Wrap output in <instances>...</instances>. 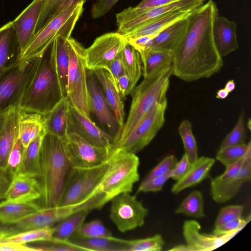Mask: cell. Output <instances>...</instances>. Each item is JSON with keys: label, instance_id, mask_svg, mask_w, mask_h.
<instances>
[{"label": "cell", "instance_id": "4316f807", "mask_svg": "<svg viewBox=\"0 0 251 251\" xmlns=\"http://www.w3.org/2000/svg\"><path fill=\"white\" fill-rule=\"evenodd\" d=\"M196 9H179L171 11L130 33L124 36L126 39L144 36L154 37L175 22L188 17Z\"/></svg>", "mask_w": 251, "mask_h": 251}, {"label": "cell", "instance_id": "680465c9", "mask_svg": "<svg viewBox=\"0 0 251 251\" xmlns=\"http://www.w3.org/2000/svg\"><path fill=\"white\" fill-rule=\"evenodd\" d=\"M129 84V79L126 72H124L118 77L117 86L118 92L122 99L126 96L127 88Z\"/></svg>", "mask_w": 251, "mask_h": 251}, {"label": "cell", "instance_id": "d6986e66", "mask_svg": "<svg viewBox=\"0 0 251 251\" xmlns=\"http://www.w3.org/2000/svg\"><path fill=\"white\" fill-rule=\"evenodd\" d=\"M43 0H33L12 21L22 55L36 33Z\"/></svg>", "mask_w": 251, "mask_h": 251}, {"label": "cell", "instance_id": "8fae6325", "mask_svg": "<svg viewBox=\"0 0 251 251\" xmlns=\"http://www.w3.org/2000/svg\"><path fill=\"white\" fill-rule=\"evenodd\" d=\"M107 168V160L94 167L74 169L60 205L73 204L81 202L98 191L99 186Z\"/></svg>", "mask_w": 251, "mask_h": 251}, {"label": "cell", "instance_id": "7c38bea8", "mask_svg": "<svg viewBox=\"0 0 251 251\" xmlns=\"http://www.w3.org/2000/svg\"><path fill=\"white\" fill-rule=\"evenodd\" d=\"M205 0H179L145 11L134 12L127 8L116 15L118 32L126 35L172 11L196 9Z\"/></svg>", "mask_w": 251, "mask_h": 251}, {"label": "cell", "instance_id": "4fadbf2b", "mask_svg": "<svg viewBox=\"0 0 251 251\" xmlns=\"http://www.w3.org/2000/svg\"><path fill=\"white\" fill-rule=\"evenodd\" d=\"M125 192L111 200L109 217L121 232L124 233L142 226L149 210L136 196Z\"/></svg>", "mask_w": 251, "mask_h": 251}, {"label": "cell", "instance_id": "bcb514c9", "mask_svg": "<svg viewBox=\"0 0 251 251\" xmlns=\"http://www.w3.org/2000/svg\"><path fill=\"white\" fill-rule=\"evenodd\" d=\"M177 162V160L174 155L167 156L149 172L144 180H149L169 173Z\"/></svg>", "mask_w": 251, "mask_h": 251}, {"label": "cell", "instance_id": "ba28073f", "mask_svg": "<svg viewBox=\"0 0 251 251\" xmlns=\"http://www.w3.org/2000/svg\"><path fill=\"white\" fill-rule=\"evenodd\" d=\"M41 55L20 60L0 77V112L18 106L35 74Z\"/></svg>", "mask_w": 251, "mask_h": 251}, {"label": "cell", "instance_id": "7bdbcfd3", "mask_svg": "<svg viewBox=\"0 0 251 251\" xmlns=\"http://www.w3.org/2000/svg\"><path fill=\"white\" fill-rule=\"evenodd\" d=\"M244 116V112L243 111L240 114L237 122L233 129L226 135L222 141L219 149L245 143L246 138V132Z\"/></svg>", "mask_w": 251, "mask_h": 251}, {"label": "cell", "instance_id": "836d02e7", "mask_svg": "<svg viewBox=\"0 0 251 251\" xmlns=\"http://www.w3.org/2000/svg\"><path fill=\"white\" fill-rule=\"evenodd\" d=\"M56 69L64 98L67 97V77L70 61L68 38L58 36L54 40Z\"/></svg>", "mask_w": 251, "mask_h": 251}, {"label": "cell", "instance_id": "52a82bcc", "mask_svg": "<svg viewBox=\"0 0 251 251\" xmlns=\"http://www.w3.org/2000/svg\"><path fill=\"white\" fill-rule=\"evenodd\" d=\"M70 61L67 77V97L70 104L90 117L91 112L87 83L84 48L71 37L68 38Z\"/></svg>", "mask_w": 251, "mask_h": 251}, {"label": "cell", "instance_id": "2e32d148", "mask_svg": "<svg viewBox=\"0 0 251 251\" xmlns=\"http://www.w3.org/2000/svg\"><path fill=\"white\" fill-rule=\"evenodd\" d=\"M68 132H73L88 143L112 152L113 137L98 126L90 118L69 104Z\"/></svg>", "mask_w": 251, "mask_h": 251}, {"label": "cell", "instance_id": "9c48e42d", "mask_svg": "<svg viewBox=\"0 0 251 251\" xmlns=\"http://www.w3.org/2000/svg\"><path fill=\"white\" fill-rule=\"evenodd\" d=\"M167 104V98L157 103L115 148L135 154L144 149L163 126Z\"/></svg>", "mask_w": 251, "mask_h": 251}, {"label": "cell", "instance_id": "f907efd6", "mask_svg": "<svg viewBox=\"0 0 251 251\" xmlns=\"http://www.w3.org/2000/svg\"><path fill=\"white\" fill-rule=\"evenodd\" d=\"M251 220V216L248 219L241 218L226 223L217 227H214L212 233L222 235L236 229H242Z\"/></svg>", "mask_w": 251, "mask_h": 251}, {"label": "cell", "instance_id": "484cf974", "mask_svg": "<svg viewBox=\"0 0 251 251\" xmlns=\"http://www.w3.org/2000/svg\"><path fill=\"white\" fill-rule=\"evenodd\" d=\"M215 161V159L209 157H199L192 163L187 173L174 184L171 189L172 192L177 194L201 182L209 176Z\"/></svg>", "mask_w": 251, "mask_h": 251}, {"label": "cell", "instance_id": "f35d334b", "mask_svg": "<svg viewBox=\"0 0 251 251\" xmlns=\"http://www.w3.org/2000/svg\"><path fill=\"white\" fill-rule=\"evenodd\" d=\"M192 127L191 122L188 120H184L178 126V132L182 141L185 153L192 163L199 157L197 142L193 135Z\"/></svg>", "mask_w": 251, "mask_h": 251}, {"label": "cell", "instance_id": "681fc988", "mask_svg": "<svg viewBox=\"0 0 251 251\" xmlns=\"http://www.w3.org/2000/svg\"><path fill=\"white\" fill-rule=\"evenodd\" d=\"M23 151V148L18 138L9 155L7 163L6 168L14 174L22 161Z\"/></svg>", "mask_w": 251, "mask_h": 251}, {"label": "cell", "instance_id": "7a4b0ae2", "mask_svg": "<svg viewBox=\"0 0 251 251\" xmlns=\"http://www.w3.org/2000/svg\"><path fill=\"white\" fill-rule=\"evenodd\" d=\"M73 169L67 157L64 140L46 132L39 151L37 177L41 191V208L60 205Z\"/></svg>", "mask_w": 251, "mask_h": 251}, {"label": "cell", "instance_id": "ffe728a7", "mask_svg": "<svg viewBox=\"0 0 251 251\" xmlns=\"http://www.w3.org/2000/svg\"><path fill=\"white\" fill-rule=\"evenodd\" d=\"M19 106L0 112V167L6 169L9 155L18 139Z\"/></svg>", "mask_w": 251, "mask_h": 251}, {"label": "cell", "instance_id": "4dcf8cb0", "mask_svg": "<svg viewBox=\"0 0 251 251\" xmlns=\"http://www.w3.org/2000/svg\"><path fill=\"white\" fill-rule=\"evenodd\" d=\"M84 251H126V240L111 238H83L73 235L68 240Z\"/></svg>", "mask_w": 251, "mask_h": 251}, {"label": "cell", "instance_id": "11a10c76", "mask_svg": "<svg viewBox=\"0 0 251 251\" xmlns=\"http://www.w3.org/2000/svg\"><path fill=\"white\" fill-rule=\"evenodd\" d=\"M177 0H142L136 6L128 8L132 12H138L165 5Z\"/></svg>", "mask_w": 251, "mask_h": 251}, {"label": "cell", "instance_id": "6da1fadb", "mask_svg": "<svg viewBox=\"0 0 251 251\" xmlns=\"http://www.w3.org/2000/svg\"><path fill=\"white\" fill-rule=\"evenodd\" d=\"M219 15L216 3L208 0L188 17L185 34L172 51L173 75L186 82L208 78L223 66L215 46L213 26Z\"/></svg>", "mask_w": 251, "mask_h": 251}, {"label": "cell", "instance_id": "91938a15", "mask_svg": "<svg viewBox=\"0 0 251 251\" xmlns=\"http://www.w3.org/2000/svg\"><path fill=\"white\" fill-rule=\"evenodd\" d=\"M153 37L148 36L127 39V42L138 51L146 50L149 41Z\"/></svg>", "mask_w": 251, "mask_h": 251}, {"label": "cell", "instance_id": "f1b7e54d", "mask_svg": "<svg viewBox=\"0 0 251 251\" xmlns=\"http://www.w3.org/2000/svg\"><path fill=\"white\" fill-rule=\"evenodd\" d=\"M188 25V17L170 25L152 38L149 49L172 51L185 34Z\"/></svg>", "mask_w": 251, "mask_h": 251}, {"label": "cell", "instance_id": "8992f818", "mask_svg": "<svg viewBox=\"0 0 251 251\" xmlns=\"http://www.w3.org/2000/svg\"><path fill=\"white\" fill-rule=\"evenodd\" d=\"M106 172L99 189L108 200L125 192L130 193L134 184L139 181V157L135 153L115 148L108 160Z\"/></svg>", "mask_w": 251, "mask_h": 251}, {"label": "cell", "instance_id": "f5cc1de1", "mask_svg": "<svg viewBox=\"0 0 251 251\" xmlns=\"http://www.w3.org/2000/svg\"><path fill=\"white\" fill-rule=\"evenodd\" d=\"M120 0H97L92 5L91 15L97 19L105 15Z\"/></svg>", "mask_w": 251, "mask_h": 251}, {"label": "cell", "instance_id": "6125c7cd", "mask_svg": "<svg viewBox=\"0 0 251 251\" xmlns=\"http://www.w3.org/2000/svg\"><path fill=\"white\" fill-rule=\"evenodd\" d=\"M236 85L234 80H229L226 84L225 89L229 93L232 92L235 88Z\"/></svg>", "mask_w": 251, "mask_h": 251}, {"label": "cell", "instance_id": "9f6ffc18", "mask_svg": "<svg viewBox=\"0 0 251 251\" xmlns=\"http://www.w3.org/2000/svg\"><path fill=\"white\" fill-rule=\"evenodd\" d=\"M14 174L8 169L0 167V201L4 200Z\"/></svg>", "mask_w": 251, "mask_h": 251}, {"label": "cell", "instance_id": "7402d4cb", "mask_svg": "<svg viewBox=\"0 0 251 251\" xmlns=\"http://www.w3.org/2000/svg\"><path fill=\"white\" fill-rule=\"evenodd\" d=\"M22 54L12 21L0 27V77L17 65Z\"/></svg>", "mask_w": 251, "mask_h": 251}, {"label": "cell", "instance_id": "c3c4849f", "mask_svg": "<svg viewBox=\"0 0 251 251\" xmlns=\"http://www.w3.org/2000/svg\"><path fill=\"white\" fill-rule=\"evenodd\" d=\"M171 171L163 176L147 180H143L138 188L137 192H156L161 191L167 180L170 178Z\"/></svg>", "mask_w": 251, "mask_h": 251}, {"label": "cell", "instance_id": "d4e9b609", "mask_svg": "<svg viewBox=\"0 0 251 251\" xmlns=\"http://www.w3.org/2000/svg\"><path fill=\"white\" fill-rule=\"evenodd\" d=\"M92 71L102 87L107 101L120 127V130L124 124L125 118L124 104L122 98L110 73L106 70L99 69Z\"/></svg>", "mask_w": 251, "mask_h": 251}, {"label": "cell", "instance_id": "30bf717a", "mask_svg": "<svg viewBox=\"0 0 251 251\" xmlns=\"http://www.w3.org/2000/svg\"><path fill=\"white\" fill-rule=\"evenodd\" d=\"M251 178V151L233 164L226 167L225 172L210 182V194L213 201L224 203L231 200L244 183Z\"/></svg>", "mask_w": 251, "mask_h": 251}, {"label": "cell", "instance_id": "8d00e7d4", "mask_svg": "<svg viewBox=\"0 0 251 251\" xmlns=\"http://www.w3.org/2000/svg\"><path fill=\"white\" fill-rule=\"evenodd\" d=\"M175 213L195 218L205 217L202 193L198 190L191 192L181 202Z\"/></svg>", "mask_w": 251, "mask_h": 251}, {"label": "cell", "instance_id": "e575fe53", "mask_svg": "<svg viewBox=\"0 0 251 251\" xmlns=\"http://www.w3.org/2000/svg\"><path fill=\"white\" fill-rule=\"evenodd\" d=\"M91 211L86 209L78 211L57 223L53 226V241L68 242L84 223Z\"/></svg>", "mask_w": 251, "mask_h": 251}, {"label": "cell", "instance_id": "cb8c5ba5", "mask_svg": "<svg viewBox=\"0 0 251 251\" xmlns=\"http://www.w3.org/2000/svg\"><path fill=\"white\" fill-rule=\"evenodd\" d=\"M44 122V115L27 111L19 107L18 138L22 145L23 151L31 141L45 130Z\"/></svg>", "mask_w": 251, "mask_h": 251}, {"label": "cell", "instance_id": "d6a6232c", "mask_svg": "<svg viewBox=\"0 0 251 251\" xmlns=\"http://www.w3.org/2000/svg\"><path fill=\"white\" fill-rule=\"evenodd\" d=\"M46 133V130H44L31 141L26 149L23 152L22 161L15 173L38 177L39 173V151Z\"/></svg>", "mask_w": 251, "mask_h": 251}, {"label": "cell", "instance_id": "7dc6e473", "mask_svg": "<svg viewBox=\"0 0 251 251\" xmlns=\"http://www.w3.org/2000/svg\"><path fill=\"white\" fill-rule=\"evenodd\" d=\"M71 0H44L42 10L36 28V32L42 27L52 13Z\"/></svg>", "mask_w": 251, "mask_h": 251}, {"label": "cell", "instance_id": "ac0fdd59", "mask_svg": "<svg viewBox=\"0 0 251 251\" xmlns=\"http://www.w3.org/2000/svg\"><path fill=\"white\" fill-rule=\"evenodd\" d=\"M86 75L91 112H94L99 121L115 135L114 142V139L120 127L93 72L87 70Z\"/></svg>", "mask_w": 251, "mask_h": 251}, {"label": "cell", "instance_id": "74e56055", "mask_svg": "<svg viewBox=\"0 0 251 251\" xmlns=\"http://www.w3.org/2000/svg\"><path fill=\"white\" fill-rule=\"evenodd\" d=\"M53 226L28 230L11 235L0 240L21 244L31 242L53 241Z\"/></svg>", "mask_w": 251, "mask_h": 251}, {"label": "cell", "instance_id": "db71d44e", "mask_svg": "<svg viewBox=\"0 0 251 251\" xmlns=\"http://www.w3.org/2000/svg\"><path fill=\"white\" fill-rule=\"evenodd\" d=\"M107 71L110 73L113 82L117 89V82L118 78L119 76L125 71L124 69L123 50L119 53L111 62Z\"/></svg>", "mask_w": 251, "mask_h": 251}, {"label": "cell", "instance_id": "9a60e30c", "mask_svg": "<svg viewBox=\"0 0 251 251\" xmlns=\"http://www.w3.org/2000/svg\"><path fill=\"white\" fill-rule=\"evenodd\" d=\"M67 157L74 169L89 168L106 161L111 152L95 147L73 132L64 140Z\"/></svg>", "mask_w": 251, "mask_h": 251}, {"label": "cell", "instance_id": "60d3db41", "mask_svg": "<svg viewBox=\"0 0 251 251\" xmlns=\"http://www.w3.org/2000/svg\"><path fill=\"white\" fill-rule=\"evenodd\" d=\"M126 251H160L165 242L162 236L158 234L143 239L126 240Z\"/></svg>", "mask_w": 251, "mask_h": 251}, {"label": "cell", "instance_id": "816d5d0a", "mask_svg": "<svg viewBox=\"0 0 251 251\" xmlns=\"http://www.w3.org/2000/svg\"><path fill=\"white\" fill-rule=\"evenodd\" d=\"M192 165L187 154H184L181 159L176 162L171 171V178L176 181L181 179L189 171Z\"/></svg>", "mask_w": 251, "mask_h": 251}, {"label": "cell", "instance_id": "94428289", "mask_svg": "<svg viewBox=\"0 0 251 251\" xmlns=\"http://www.w3.org/2000/svg\"><path fill=\"white\" fill-rule=\"evenodd\" d=\"M228 94L229 93L225 88H223L217 91L216 97L219 99H224L228 96Z\"/></svg>", "mask_w": 251, "mask_h": 251}, {"label": "cell", "instance_id": "f546056e", "mask_svg": "<svg viewBox=\"0 0 251 251\" xmlns=\"http://www.w3.org/2000/svg\"><path fill=\"white\" fill-rule=\"evenodd\" d=\"M34 201L26 202L0 201V224H14L41 209Z\"/></svg>", "mask_w": 251, "mask_h": 251}, {"label": "cell", "instance_id": "ab89813d", "mask_svg": "<svg viewBox=\"0 0 251 251\" xmlns=\"http://www.w3.org/2000/svg\"><path fill=\"white\" fill-rule=\"evenodd\" d=\"M251 146L250 141L241 145H235L219 149L216 159L225 167L234 164L246 155L249 147Z\"/></svg>", "mask_w": 251, "mask_h": 251}, {"label": "cell", "instance_id": "6f0895ef", "mask_svg": "<svg viewBox=\"0 0 251 251\" xmlns=\"http://www.w3.org/2000/svg\"><path fill=\"white\" fill-rule=\"evenodd\" d=\"M0 251H36L27 244L0 240Z\"/></svg>", "mask_w": 251, "mask_h": 251}, {"label": "cell", "instance_id": "277c9868", "mask_svg": "<svg viewBox=\"0 0 251 251\" xmlns=\"http://www.w3.org/2000/svg\"><path fill=\"white\" fill-rule=\"evenodd\" d=\"M172 75L173 68L171 65L144 77L134 87L130 93L132 101L127 118L114 139L115 148L157 103L166 98Z\"/></svg>", "mask_w": 251, "mask_h": 251}, {"label": "cell", "instance_id": "d590c367", "mask_svg": "<svg viewBox=\"0 0 251 251\" xmlns=\"http://www.w3.org/2000/svg\"><path fill=\"white\" fill-rule=\"evenodd\" d=\"M124 69L129 84L126 95L130 94L142 75V64L139 52L127 41L123 50Z\"/></svg>", "mask_w": 251, "mask_h": 251}, {"label": "cell", "instance_id": "be15d7a7", "mask_svg": "<svg viewBox=\"0 0 251 251\" xmlns=\"http://www.w3.org/2000/svg\"><path fill=\"white\" fill-rule=\"evenodd\" d=\"M170 251H189V249L187 246L185 244L176 246L174 248L170 249Z\"/></svg>", "mask_w": 251, "mask_h": 251}, {"label": "cell", "instance_id": "44dd1931", "mask_svg": "<svg viewBox=\"0 0 251 251\" xmlns=\"http://www.w3.org/2000/svg\"><path fill=\"white\" fill-rule=\"evenodd\" d=\"M41 191L37 177L25 174H14L4 201L26 202L40 199Z\"/></svg>", "mask_w": 251, "mask_h": 251}, {"label": "cell", "instance_id": "5bb4252c", "mask_svg": "<svg viewBox=\"0 0 251 251\" xmlns=\"http://www.w3.org/2000/svg\"><path fill=\"white\" fill-rule=\"evenodd\" d=\"M127 41L125 36L118 32L107 33L97 37L89 48L85 49L86 69L108 71L110 63L123 50Z\"/></svg>", "mask_w": 251, "mask_h": 251}, {"label": "cell", "instance_id": "3957f363", "mask_svg": "<svg viewBox=\"0 0 251 251\" xmlns=\"http://www.w3.org/2000/svg\"><path fill=\"white\" fill-rule=\"evenodd\" d=\"M64 98L57 73L54 41L43 52L30 83L18 106L45 116Z\"/></svg>", "mask_w": 251, "mask_h": 251}, {"label": "cell", "instance_id": "ee69618b", "mask_svg": "<svg viewBox=\"0 0 251 251\" xmlns=\"http://www.w3.org/2000/svg\"><path fill=\"white\" fill-rule=\"evenodd\" d=\"M244 209L243 205H230L222 207L216 217L214 227L241 218Z\"/></svg>", "mask_w": 251, "mask_h": 251}, {"label": "cell", "instance_id": "f6af8a7d", "mask_svg": "<svg viewBox=\"0 0 251 251\" xmlns=\"http://www.w3.org/2000/svg\"><path fill=\"white\" fill-rule=\"evenodd\" d=\"M40 243L29 246L36 251H84V250L72 244L69 241L65 242L55 241H40Z\"/></svg>", "mask_w": 251, "mask_h": 251}, {"label": "cell", "instance_id": "83f0119b", "mask_svg": "<svg viewBox=\"0 0 251 251\" xmlns=\"http://www.w3.org/2000/svg\"><path fill=\"white\" fill-rule=\"evenodd\" d=\"M69 105L67 98H64L49 114L44 116L46 132L64 140L68 134Z\"/></svg>", "mask_w": 251, "mask_h": 251}, {"label": "cell", "instance_id": "1f68e13d", "mask_svg": "<svg viewBox=\"0 0 251 251\" xmlns=\"http://www.w3.org/2000/svg\"><path fill=\"white\" fill-rule=\"evenodd\" d=\"M138 52L142 61L144 77L172 65L173 55L172 51L148 49Z\"/></svg>", "mask_w": 251, "mask_h": 251}, {"label": "cell", "instance_id": "603a6c76", "mask_svg": "<svg viewBox=\"0 0 251 251\" xmlns=\"http://www.w3.org/2000/svg\"><path fill=\"white\" fill-rule=\"evenodd\" d=\"M236 30L237 24L235 22L219 15L215 18L213 26V39L222 57L239 48Z\"/></svg>", "mask_w": 251, "mask_h": 251}, {"label": "cell", "instance_id": "e0dca14e", "mask_svg": "<svg viewBox=\"0 0 251 251\" xmlns=\"http://www.w3.org/2000/svg\"><path fill=\"white\" fill-rule=\"evenodd\" d=\"M182 229L183 236L189 251L215 250L226 244L241 230H234L222 235L201 233L200 224L194 220L185 221Z\"/></svg>", "mask_w": 251, "mask_h": 251}, {"label": "cell", "instance_id": "b9f144b4", "mask_svg": "<svg viewBox=\"0 0 251 251\" xmlns=\"http://www.w3.org/2000/svg\"><path fill=\"white\" fill-rule=\"evenodd\" d=\"M83 238H111L112 234L101 220L96 219L83 223L74 234Z\"/></svg>", "mask_w": 251, "mask_h": 251}, {"label": "cell", "instance_id": "5b68a950", "mask_svg": "<svg viewBox=\"0 0 251 251\" xmlns=\"http://www.w3.org/2000/svg\"><path fill=\"white\" fill-rule=\"evenodd\" d=\"M85 0H72L47 19L24 51L21 60L40 55L58 36L69 38L82 14Z\"/></svg>", "mask_w": 251, "mask_h": 251}]
</instances>
